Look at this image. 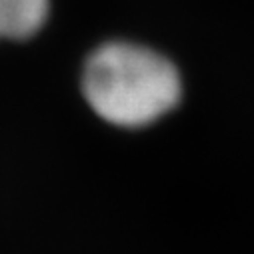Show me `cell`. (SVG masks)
Segmentation results:
<instances>
[{"label": "cell", "mask_w": 254, "mask_h": 254, "mask_svg": "<svg viewBox=\"0 0 254 254\" xmlns=\"http://www.w3.org/2000/svg\"><path fill=\"white\" fill-rule=\"evenodd\" d=\"M92 110L116 126H144L166 114L180 98V78L170 60L128 42L100 46L82 72Z\"/></svg>", "instance_id": "cell-1"}, {"label": "cell", "mask_w": 254, "mask_h": 254, "mask_svg": "<svg viewBox=\"0 0 254 254\" xmlns=\"http://www.w3.org/2000/svg\"><path fill=\"white\" fill-rule=\"evenodd\" d=\"M48 0H0V38L20 40L42 28Z\"/></svg>", "instance_id": "cell-2"}]
</instances>
